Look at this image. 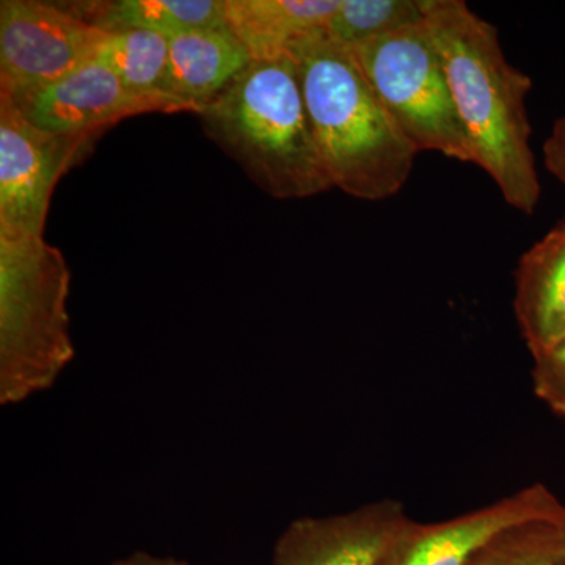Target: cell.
Instances as JSON below:
<instances>
[{
  "mask_svg": "<svg viewBox=\"0 0 565 565\" xmlns=\"http://www.w3.org/2000/svg\"><path fill=\"white\" fill-rule=\"evenodd\" d=\"M544 161L548 172L565 184V115L555 122L545 140Z\"/></svg>",
  "mask_w": 565,
  "mask_h": 565,
  "instance_id": "obj_19",
  "label": "cell"
},
{
  "mask_svg": "<svg viewBox=\"0 0 565 565\" xmlns=\"http://www.w3.org/2000/svg\"><path fill=\"white\" fill-rule=\"evenodd\" d=\"M411 522L393 498L345 514L303 516L278 537L273 565H381Z\"/></svg>",
  "mask_w": 565,
  "mask_h": 565,
  "instance_id": "obj_9",
  "label": "cell"
},
{
  "mask_svg": "<svg viewBox=\"0 0 565 565\" xmlns=\"http://www.w3.org/2000/svg\"><path fill=\"white\" fill-rule=\"evenodd\" d=\"M107 32L62 3L0 2V90H36L95 61Z\"/></svg>",
  "mask_w": 565,
  "mask_h": 565,
  "instance_id": "obj_7",
  "label": "cell"
},
{
  "mask_svg": "<svg viewBox=\"0 0 565 565\" xmlns=\"http://www.w3.org/2000/svg\"><path fill=\"white\" fill-rule=\"evenodd\" d=\"M250 63L228 25L177 36L169 40L167 95L184 111L199 115Z\"/></svg>",
  "mask_w": 565,
  "mask_h": 565,
  "instance_id": "obj_12",
  "label": "cell"
},
{
  "mask_svg": "<svg viewBox=\"0 0 565 565\" xmlns=\"http://www.w3.org/2000/svg\"><path fill=\"white\" fill-rule=\"evenodd\" d=\"M109 565H191L188 561L177 559L172 556H154L150 553L136 552L132 555L121 557V559L114 561Z\"/></svg>",
  "mask_w": 565,
  "mask_h": 565,
  "instance_id": "obj_20",
  "label": "cell"
},
{
  "mask_svg": "<svg viewBox=\"0 0 565 565\" xmlns=\"http://www.w3.org/2000/svg\"><path fill=\"white\" fill-rule=\"evenodd\" d=\"M565 559V519L509 527L476 553L468 565H559Z\"/></svg>",
  "mask_w": 565,
  "mask_h": 565,
  "instance_id": "obj_17",
  "label": "cell"
},
{
  "mask_svg": "<svg viewBox=\"0 0 565 565\" xmlns=\"http://www.w3.org/2000/svg\"><path fill=\"white\" fill-rule=\"evenodd\" d=\"M65 256L44 237H0V404L47 392L74 359Z\"/></svg>",
  "mask_w": 565,
  "mask_h": 565,
  "instance_id": "obj_4",
  "label": "cell"
},
{
  "mask_svg": "<svg viewBox=\"0 0 565 565\" xmlns=\"http://www.w3.org/2000/svg\"><path fill=\"white\" fill-rule=\"evenodd\" d=\"M340 0H225L230 31L252 62L291 57L297 47L327 32Z\"/></svg>",
  "mask_w": 565,
  "mask_h": 565,
  "instance_id": "obj_13",
  "label": "cell"
},
{
  "mask_svg": "<svg viewBox=\"0 0 565 565\" xmlns=\"http://www.w3.org/2000/svg\"><path fill=\"white\" fill-rule=\"evenodd\" d=\"M533 388L537 399L565 419V340L533 356Z\"/></svg>",
  "mask_w": 565,
  "mask_h": 565,
  "instance_id": "obj_18",
  "label": "cell"
},
{
  "mask_svg": "<svg viewBox=\"0 0 565 565\" xmlns=\"http://www.w3.org/2000/svg\"><path fill=\"white\" fill-rule=\"evenodd\" d=\"M564 519L563 501L548 487L535 482L446 522L412 520L381 565H468L482 546L509 527Z\"/></svg>",
  "mask_w": 565,
  "mask_h": 565,
  "instance_id": "obj_8",
  "label": "cell"
},
{
  "mask_svg": "<svg viewBox=\"0 0 565 565\" xmlns=\"http://www.w3.org/2000/svg\"><path fill=\"white\" fill-rule=\"evenodd\" d=\"M199 117L206 136L267 195L299 200L333 188L291 57L252 62Z\"/></svg>",
  "mask_w": 565,
  "mask_h": 565,
  "instance_id": "obj_3",
  "label": "cell"
},
{
  "mask_svg": "<svg viewBox=\"0 0 565 565\" xmlns=\"http://www.w3.org/2000/svg\"><path fill=\"white\" fill-rule=\"evenodd\" d=\"M561 225H564L565 226V221L563 223H561Z\"/></svg>",
  "mask_w": 565,
  "mask_h": 565,
  "instance_id": "obj_22",
  "label": "cell"
},
{
  "mask_svg": "<svg viewBox=\"0 0 565 565\" xmlns=\"http://www.w3.org/2000/svg\"><path fill=\"white\" fill-rule=\"evenodd\" d=\"M333 188L379 202L407 184L418 151L377 98L352 51L329 32L292 52Z\"/></svg>",
  "mask_w": 565,
  "mask_h": 565,
  "instance_id": "obj_2",
  "label": "cell"
},
{
  "mask_svg": "<svg viewBox=\"0 0 565 565\" xmlns=\"http://www.w3.org/2000/svg\"><path fill=\"white\" fill-rule=\"evenodd\" d=\"M423 9L475 166L492 178L505 203L533 214L541 200L526 110L533 81L509 63L494 25L463 0H423Z\"/></svg>",
  "mask_w": 565,
  "mask_h": 565,
  "instance_id": "obj_1",
  "label": "cell"
},
{
  "mask_svg": "<svg viewBox=\"0 0 565 565\" xmlns=\"http://www.w3.org/2000/svg\"><path fill=\"white\" fill-rule=\"evenodd\" d=\"M66 7L104 32L147 31L172 40L203 29L226 28L225 0H115Z\"/></svg>",
  "mask_w": 565,
  "mask_h": 565,
  "instance_id": "obj_14",
  "label": "cell"
},
{
  "mask_svg": "<svg viewBox=\"0 0 565 565\" xmlns=\"http://www.w3.org/2000/svg\"><path fill=\"white\" fill-rule=\"evenodd\" d=\"M96 62L103 63L134 95L163 104L170 114L184 111L167 95L169 40L147 31L107 32Z\"/></svg>",
  "mask_w": 565,
  "mask_h": 565,
  "instance_id": "obj_15",
  "label": "cell"
},
{
  "mask_svg": "<svg viewBox=\"0 0 565 565\" xmlns=\"http://www.w3.org/2000/svg\"><path fill=\"white\" fill-rule=\"evenodd\" d=\"M514 311L531 355L565 340V226L523 253L515 270Z\"/></svg>",
  "mask_w": 565,
  "mask_h": 565,
  "instance_id": "obj_11",
  "label": "cell"
},
{
  "mask_svg": "<svg viewBox=\"0 0 565 565\" xmlns=\"http://www.w3.org/2000/svg\"><path fill=\"white\" fill-rule=\"evenodd\" d=\"M349 50L416 151H437L459 162H475L444 62L426 22Z\"/></svg>",
  "mask_w": 565,
  "mask_h": 565,
  "instance_id": "obj_5",
  "label": "cell"
},
{
  "mask_svg": "<svg viewBox=\"0 0 565 565\" xmlns=\"http://www.w3.org/2000/svg\"><path fill=\"white\" fill-rule=\"evenodd\" d=\"M424 22L423 0H340L327 32L352 47Z\"/></svg>",
  "mask_w": 565,
  "mask_h": 565,
  "instance_id": "obj_16",
  "label": "cell"
},
{
  "mask_svg": "<svg viewBox=\"0 0 565 565\" xmlns=\"http://www.w3.org/2000/svg\"><path fill=\"white\" fill-rule=\"evenodd\" d=\"M559 565H565V559L563 561V563H561Z\"/></svg>",
  "mask_w": 565,
  "mask_h": 565,
  "instance_id": "obj_21",
  "label": "cell"
},
{
  "mask_svg": "<svg viewBox=\"0 0 565 565\" xmlns=\"http://www.w3.org/2000/svg\"><path fill=\"white\" fill-rule=\"evenodd\" d=\"M98 137L36 128L0 92V237H44L55 185Z\"/></svg>",
  "mask_w": 565,
  "mask_h": 565,
  "instance_id": "obj_6",
  "label": "cell"
},
{
  "mask_svg": "<svg viewBox=\"0 0 565 565\" xmlns=\"http://www.w3.org/2000/svg\"><path fill=\"white\" fill-rule=\"evenodd\" d=\"M6 93L36 128L65 136H102L136 115L170 114L163 104L134 95L107 66L96 61L36 90Z\"/></svg>",
  "mask_w": 565,
  "mask_h": 565,
  "instance_id": "obj_10",
  "label": "cell"
}]
</instances>
